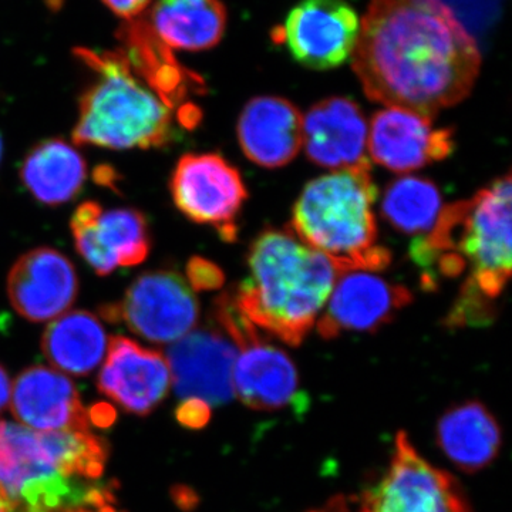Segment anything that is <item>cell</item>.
Returning a JSON list of instances; mask_svg holds the SVG:
<instances>
[{"instance_id":"obj_1","label":"cell","mask_w":512,"mask_h":512,"mask_svg":"<svg viewBox=\"0 0 512 512\" xmlns=\"http://www.w3.org/2000/svg\"><path fill=\"white\" fill-rule=\"evenodd\" d=\"M352 57L370 100L430 117L466 99L481 66L476 39L439 0H372Z\"/></svg>"},{"instance_id":"obj_2","label":"cell","mask_w":512,"mask_h":512,"mask_svg":"<svg viewBox=\"0 0 512 512\" xmlns=\"http://www.w3.org/2000/svg\"><path fill=\"white\" fill-rule=\"evenodd\" d=\"M421 284L467 272L466 282L444 319L447 329L487 326L497 316L494 301L511 274V175L497 178L470 200L443 207L436 225L410 245Z\"/></svg>"},{"instance_id":"obj_3","label":"cell","mask_w":512,"mask_h":512,"mask_svg":"<svg viewBox=\"0 0 512 512\" xmlns=\"http://www.w3.org/2000/svg\"><path fill=\"white\" fill-rule=\"evenodd\" d=\"M109 444L90 431L40 433L0 421V491L16 512H121L99 483Z\"/></svg>"},{"instance_id":"obj_4","label":"cell","mask_w":512,"mask_h":512,"mask_svg":"<svg viewBox=\"0 0 512 512\" xmlns=\"http://www.w3.org/2000/svg\"><path fill=\"white\" fill-rule=\"evenodd\" d=\"M248 269L232 292L239 311L286 345H301L332 293L335 266L289 229H266L249 248Z\"/></svg>"},{"instance_id":"obj_5","label":"cell","mask_w":512,"mask_h":512,"mask_svg":"<svg viewBox=\"0 0 512 512\" xmlns=\"http://www.w3.org/2000/svg\"><path fill=\"white\" fill-rule=\"evenodd\" d=\"M377 188L369 161L315 178L293 207L289 231L335 266L338 274L382 271L392 262L377 245Z\"/></svg>"},{"instance_id":"obj_6","label":"cell","mask_w":512,"mask_h":512,"mask_svg":"<svg viewBox=\"0 0 512 512\" xmlns=\"http://www.w3.org/2000/svg\"><path fill=\"white\" fill-rule=\"evenodd\" d=\"M76 55L96 73V80L80 96L74 144L151 150L173 143V111L138 79L120 50L77 49Z\"/></svg>"},{"instance_id":"obj_7","label":"cell","mask_w":512,"mask_h":512,"mask_svg":"<svg viewBox=\"0 0 512 512\" xmlns=\"http://www.w3.org/2000/svg\"><path fill=\"white\" fill-rule=\"evenodd\" d=\"M212 315L239 353L232 370L234 396L252 410L276 412L298 397L299 376L284 350L266 342L254 323L239 311L232 292L215 299Z\"/></svg>"},{"instance_id":"obj_8","label":"cell","mask_w":512,"mask_h":512,"mask_svg":"<svg viewBox=\"0 0 512 512\" xmlns=\"http://www.w3.org/2000/svg\"><path fill=\"white\" fill-rule=\"evenodd\" d=\"M357 512H474L463 487L434 467L399 431L386 473L360 497Z\"/></svg>"},{"instance_id":"obj_9","label":"cell","mask_w":512,"mask_h":512,"mask_svg":"<svg viewBox=\"0 0 512 512\" xmlns=\"http://www.w3.org/2000/svg\"><path fill=\"white\" fill-rule=\"evenodd\" d=\"M100 313L150 342L175 343L197 325L200 303L184 276L157 269L138 276L123 301L104 305Z\"/></svg>"},{"instance_id":"obj_10","label":"cell","mask_w":512,"mask_h":512,"mask_svg":"<svg viewBox=\"0 0 512 512\" xmlns=\"http://www.w3.org/2000/svg\"><path fill=\"white\" fill-rule=\"evenodd\" d=\"M170 190L188 220L210 225L225 241L237 238V218L248 191L237 168L221 154H184L171 175Z\"/></svg>"},{"instance_id":"obj_11","label":"cell","mask_w":512,"mask_h":512,"mask_svg":"<svg viewBox=\"0 0 512 512\" xmlns=\"http://www.w3.org/2000/svg\"><path fill=\"white\" fill-rule=\"evenodd\" d=\"M70 228L77 252L99 276L143 264L153 245L147 217L136 208L104 211L99 202L84 201L73 212Z\"/></svg>"},{"instance_id":"obj_12","label":"cell","mask_w":512,"mask_h":512,"mask_svg":"<svg viewBox=\"0 0 512 512\" xmlns=\"http://www.w3.org/2000/svg\"><path fill=\"white\" fill-rule=\"evenodd\" d=\"M360 20L345 0H303L292 9L275 39L309 69H335L352 57Z\"/></svg>"},{"instance_id":"obj_13","label":"cell","mask_w":512,"mask_h":512,"mask_svg":"<svg viewBox=\"0 0 512 512\" xmlns=\"http://www.w3.org/2000/svg\"><path fill=\"white\" fill-rule=\"evenodd\" d=\"M367 148L376 164L394 173H410L450 156L454 130L434 127L433 117L426 114L386 107L370 121Z\"/></svg>"},{"instance_id":"obj_14","label":"cell","mask_w":512,"mask_h":512,"mask_svg":"<svg viewBox=\"0 0 512 512\" xmlns=\"http://www.w3.org/2000/svg\"><path fill=\"white\" fill-rule=\"evenodd\" d=\"M413 301L406 286L392 284L365 271L343 272L336 279L328 308L318 322L320 338L343 333L376 332Z\"/></svg>"},{"instance_id":"obj_15","label":"cell","mask_w":512,"mask_h":512,"mask_svg":"<svg viewBox=\"0 0 512 512\" xmlns=\"http://www.w3.org/2000/svg\"><path fill=\"white\" fill-rule=\"evenodd\" d=\"M79 286L76 268L63 252L39 247L16 259L6 291L22 318L40 323L69 311L79 295Z\"/></svg>"},{"instance_id":"obj_16","label":"cell","mask_w":512,"mask_h":512,"mask_svg":"<svg viewBox=\"0 0 512 512\" xmlns=\"http://www.w3.org/2000/svg\"><path fill=\"white\" fill-rule=\"evenodd\" d=\"M237 349L217 329H198L168 349L171 383L181 399L221 406L234 397L232 370Z\"/></svg>"},{"instance_id":"obj_17","label":"cell","mask_w":512,"mask_h":512,"mask_svg":"<svg viewBox=\"0 0 512 512\" xmlns=\"http://www.w3.org/2000/svg\"><path fill=\"white\" fill-rule=\"evenodd\" d=\"M106 355L97 382L100 393L128 413L147 416L154 412L171 386L167 357L126 336L111 339Z\"/></svg>"},{"instance_id":"obj_18","label":"cell","mask_w":512,"mask_h":512,"mask_svg":"<svg viewBox=\"0 0 512 512\" xmlns=\"http://www.w3.org/2000/svg\"><path fill=\"white\" fill-rule=\"evenodd\" d=\"M367 126L355 101L329 97L316 103L302 120V146L319 167L340 171L369 161Z\"/></svg>"},{"instance_id":"obj_19","label":"cell","mask_w":512,"mask_h":512,"mask_svg":"<svg viewBox=\"0 0 512 512\" xmlns=\"http://www.w3.org/2000/svg\"><path fill=\"white\" fill-rule=\"evenodd\" d=\"M12 412L40 433L89 431V412L76 386L49 367L33 366L20 373L13 386Z\"/></svg>"},{"instance_id":"obj_20","label":"cell","mask_w":512,"mask_h":512,"mask_svg":"<svg viewBox=\"0 0 512 512\" xmlns=\"http://www.w3.org/2000/svg\"><path fill=\"white\" fill-rule=\"evenodd\" d=\"M302 114L291 101L275 96L249 100L238 120V140L252 163L281 168L302 148Z\"/></svg>"},{"instance_id":"obj_21","label":"cell","mask_w":512,"mask_h":512,"mask_svg":"<svg viewBox=\"0 0 512 512\" xmlns=\"http://www.w3.org/2000/svg\"><path fill=\"white\" fill-rule=\"evenodd\" d=\"M121 50L128 66L168 109L190 106L187 97L202 92L204 83L175 60L170 47L158 39L148 23L130 20L120 32Z\"/></svg>"},{"instance_id":"obj_22","label":"cell","mask_w":512,"mask_h":512,"mask_svg":"<svg viewBox=\"0 0 512 512\" xmlns=\"http://www.w3.org/2000/svg\"><path fill=\"white\" fill-rule=\"evenodd\" d=\"M437 446L464 473L490 467L503 444V433L493 413L480 400L448 407L436 426Z\"/></svg>"},{"instance_id":"obj_23","label":"cell","mask_w":512,"mask_h":512,"mask_svg":"<svg viewBox=\"0 0 512 512\" xmlns=\"http://www.w3.org/2000/svg\"><path fill=\"white\" fill-rule=\"evenodd\" d=\"M19 174L37 202L60 207L72 202L83 190L87 163L82 153L63 138H47L26 154Z\"/></svg>"},{"instance_id":"obj_24","label":"cell","mask_w":512,"mask_h":512,"mask_svg":"<svg viewBox=\"0 0 512 512\" xmlns=\"http://www.w3.org/2000/svg\"><path fill=\"white\" fill-rule=\"evenodd\" d=\"M148 25L171 50L201 52L221 42L227 10L221 0H157Z\"/></svg>"},{"instance_id":"obj_25","label":"cell","mask_w":512,"mask_h":512,"mask_svg":"<svg viewBox=\"0 0 512 512\" xmlns=\"http://www.w3.org/2000/svg\"><path fill=\"white\" fill-rule=\"evenodd\" d=\"M109 348L106 329L92 312L63 313L47 326L42 338L46 359L73 376H87L100 365Z\"/></svg>"},{"instance_id":"obj_26","label":"cell","mask_w":512,"mask_h":512,"mask_svg":"<svg viewBox=\"0 0 512 512\" xmlns=\"http://www.w3.org/2000/svg\"><path fill=\"white\" fill-rule=\"evenodd\" d=\"M443 210L439 188L423 177L397 178L387 185L383 194L384 220L397 231L414 239L429 234Z\"/></svg>"},{"instance_id":"obj_27","label":"cell","mask_w":512,"mask_h":512,"mask_svg":"<svg viewBox=\"0 0 512 512\" xmlns=\"http://www.w3.org/2000/svg\"><path fill=\"white\" fill-rule=\"evenodd\" d=\"M471 33L483 30L493 23L503 0H439Z\"/></svg>"},{"instance_id":"obj_28","label":"cell","mask_w":512,"mask_h":512,"mask_svg":"<svg viewBox=\"0 0 512 512\" xmlns=\"http://www.w3.org/2000/svg\"><path fill=\"white\" fill-rule=\"evenodd\" d=\"M185 281L191 286L192 291H214L224 285V272L214 262L194 256L187 264Z\"/></svg>"},{"instance_id":"obj_29","label":"cell","mask_w":512,"mask_h":512,"mask_svg":"<svg viewBox=\"0 0 512 512\" xmlns=\"http://www.w3.org/2000/svg\"><path fill=\"white\" fill-rule=\"evenodd\" d=\"M175 417L181 426L191 430H200L211 419V406L198 399H185L177 407Z\"/></svg>"},{"instance_id":"obj_30","label":"cell","mask_w":512,"mask_h":512,"mask_svg":"<svg viewBox=\"0 0 512 512\" xmlns=\"http://www.w3.org/2000/svg\"><path fill=\"white\" fill-rule=\"evenodd\" d=\"M119 18L136 20L150 5L151 0H101Z\"/></svg>"},{"instance_id":"obj_31","label":"cell","mask_w":512,"mask_h":512,"mask_svg":"<svg viewBox=\"0 0 512 512\" xmlns=\"http://www.w3.org/2000/svg\"><path fill=\"white\" fill-rule=\"evenodd\" d=\"M113 407L107 406V404H97L96 407H93L92 412L89 413L90 421H93L94 424L100 427L110 426L114 421Z\"/></svg>"},{"instance_id":"obj_32","label":"cell","mask_w":512,"mask_h":512,"mask_svg":"<svg viewBox=\"0 0 512 512\" xmlns=\"http://www.w3.org/2000/svg\"><path fill=\"white\" fill-rule=\"evenodd\" d=\"M10 399V380L6 370L0 366V413L6 409Z\"/></svg>"},{"instance_id":"obj_33","label":"cell","mask_w":512,"mask_h":512,"mask_svg":"<svg viewBox=\"0 0 512 512\" xmlns=\"http://www.w3.org/2000/svg\"><path fill=\"white\" fill-rule=\"evenodd\" d=\"M0 512H16L15 508L6 500L5 495L0 491Z\"/></svg>"},{"instance_id":"obj_34","label":"cell","mask_w":512,"mask_h":512,"mask_svg":"<svg viewBox=\"0 0 512 512\" xmlns=\"http://www.w3.org/2000/svg\"><path fill=\"white\" fill-rule=\"evenodd\" d=\"M3 151H5V146H3V137L2 134H0V165H2Z\"/></svg>"}]
</instances>
